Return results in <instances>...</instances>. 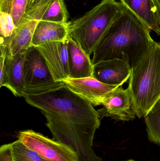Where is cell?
Returning <instances> with one entry per match:
<instances>
[{"label": "cell", "mask_w": 160, "mask_h": 161, "mask_svg": "<svg viewBox=\"0 0 160 161\" xmlns=\"http://www.w3.org/2000/svg\"><path fill=\"white\" fill-rule=\"evenodd\" d=\"M23 97L29 105L41 110L54 139L73 150L80 161H101L93 148L101 116L91 102L72 92L64 82Z\"/></svg>", "instance_id": "1"}, {"label": "cell", "mask_w": 160, "mask_h": 161, "mask_svg": "<svg viewBox=\"0 0 160 161\" xmlns=\"http://www.w3.org/2000/svg\"><path fill=\"white\" fill-rule=\"evenodd\" d=\"M150 30L125 6L93 53V65L102 61L119 59L132 69L139 62L154 41Z\"/></svg>", "instance_id": "2"}, {"label": "cell", "mask_w": 160, "mask_h": 161, "mask_svg": "<svg viewBox=\"0 0 160 161\" xmlns=\"http://www.w3.org/2000/svg\"><path fill=\"white\" fill-rule=\"evenodd\" d=\"M128 84L132 110L141 119L160 99V43L154 41L132 69Z\"/></svg>", "instance_id": "3"}, {"label": "cell", "mask_w": 160, "mask_h": 161, "mask_svg": "<svg viewBox=\"0 0 160 161\" xmlns=\"http://www.w3.org/2000/svg\"><path fill=\"white\" fill-rule=\"evenodd\" d=\"M124 7L115 0H103L82 17L69 22L70 36L90 57Z\"/></svg>", "instance_id": "4"}, {"label": "cell", "mask_w": 160, "mask_h": 161, "mask_svg": "<svg viewBox=\"0 0 160 161\" xmlns=\"http://www.w3.org/2000/svg\"><path fill=\"white\" fill-rule=\"evenodd\" d=\"M23 72V95L38 93L63 82L54 80L43 56L36 47L33 46H31L26 52Z\"/></svg>", "instance_id": "5"}, {"label": "cell", "mask_w": 160, "mask_h": 161, "mask_svg": "<svg viewBox=\"0 0 160 161\" xmlns=\"http://www.w3.org/2000/svg\"><path fill=\"white\" fill-rule=\"evenodd\" d=\"M18 139L48 161H80L77 154L65 145L32 130L20 132Z\"/></svg>", "instance_id": "6"}, {"label": "cell", "mask_w": 160, "mask_h": 161, "mask_svg": "<svg viewBox=\"0 0 160 161\" xmlns=\"http://www.w3.org/2000/svg\"><path fill=\"white\" fill-rule=\"evenodd\" d=\"M36 48L43 56L55 81L64 82L69 78L67 41L49 42Z\"/></svg>", "instance_id": "7"}, {"label": "cell", "mask_w": 160, "mask_h": 161, "mask_svg": "<svg viewBox=\"0 0 160 161\" xmlns=\"http://www.w3.org/2000/svg\"><path fill=\"white\" fill-rule=\"evenodd\" d=\"M102 108L98 110L101 117H111L117 121H129L135 118L127 89L119 86L108 94L102 100Z\"/></svg>", "instance_id": "8"}, {"label": "cell", "mask_w": 160, "mask_h": 161, "mask_svg": "<svg viewBox=\"0 0 160 161\" xmlns=\"http://www.w3.org/2000/svg\"><path fill=\"white\" fill-rule=\"evenodd\" d=\"M64 83L72 92L87 99L95 106L101 105L103 98L120 86L105 84L93 77L68 78Z\"/></svg>", "instance_id": "9"}, {"label": "cell", "mask_w": 160, "mask_h": 161, "mask_svg": "<svg viewBox=\"0 0 160 161\" xmlns=\"http://www.w3.org/2000/svg\"><path fill=\"white\" fill-rule=\"evenodd\" d=\"M131 72L128 63L114 59L94 65L93 77L108 85L122 86L129 79Z\"/></svg>", "instance_id": "10"}, {"label": "cell", "mask_w": 160, "mask_h": 161, "mask_svg": "<svg viewBox=\"0 0 160 161\" xmlns=\"http://www.w3.org/2000/svg\"><path fill=\"white\" fill-rule=\"evenodd\" d=\"M150 30L160 36V13L155 0H119Z\"/></svg>", "instance_id": "11"}, {"label": "cell", "mask_w": 160, "mask_h": 161, "mask_svg": "<svg viewBox=\"0 0 160 161\" xmlns=\"http://www.w3.org/2000/svg\"><path fill=\"white\" fill-rule=\"evenodd\" d=\"M69 49V78L78 79L93 77L94 65L83 50L69 36L67 40Z\"/></svg>", "instance_id": "12"}, {"label": "cell", "mask_w": 160, "mask_h": 161, "mask_svg": "<svg viewBox=\"0 0 160 161\" xmlns=\"http://www.w3.org/2000/svg\"><path fill=\"white\" fill-rule=\"evenodd\" d=\"M36 26L37 24L32 20L23 18L7 45V57L27 51L32 46L33 35Z\"/></svg>", "instance_id": "13"}, {"label": "cell", "mask_w": 160, "mask_h": 161, "mask_svg": "<svg viewBox=\"0 0 160 161\" xmlns=\"http://www.w3.org/2000/svg\"><path fill=\"white\" fill-rule=\"evenodd\" d=\"M26 52L6 57V83L5 87L10 90L16 97H20L23 95L24 88L23 66Z\"/></svg>", "instance_id": "14"}, {"label": "cell", "mask_w": 160, "mask_h": 161, "mask_svg": "<svg viewBox=\"0 0 160 161\" xmlns=\"http://www.w3.org/2000/svg\"><path fill=\"white\" fill-rule=\"evenodd\" d=\"M69 36L68 24L40 20L33 35L32 46L37 47L49 42L66 41Z\"/></svg>", "instance_id": "15"}, {"label": "cell", "mask_w": 160, "mask_h": 161, "mask_svg": "<svg viewBox=\"0 0 160 161\" xmlns=\"http://www.w3.org/2000/svg\"><path fill=\"white\" fill-rule=\"evenodd\" d=\"M148 139L160 145V99L144 117Z\"/></svg>", "instance_id": "16"}, {"label": "cell", "mask_w": 160, "mask_h": 161, "mask_svg": "<svg viewBox=\"0 0 160 161\" xmlns=\"http://www.w3.org/2000/svg\"><path fill=\"white\" fill-rule=\"evenodd\" d=\"M68 19V11L64 0H53L40 20L67 25Z\"/></svg>", "instance_id": "17"}, {"label": "cell", "mask_w": 160, "mask_h": 161, "mask_svg": "<svg viewBox=\"0 0 160 161\" xmlns=\"http://www.w3.org/2000/svg\"><path fill=\"white\" fill-rule=\"evenodd\" d=\"M11 146L14 161H48L19 139L11 143Z\"/></svg>", "instance_id": "18"}, {"label": "cell", "mask_w": 160, "mask_h": 161, "mask_svg": "<svg viewBox=\"0 0 160 161\" xmlns=\"http://www.w3.org/2000/svg\"><path fill=\"white\" fill-rule=\"evenodd\" d=\"M15 28L12 16L7 12H0V45L7 46Z\"/></svg>", "instance_id": "19"}, {"label": "cell", "mask_w": 160, "mask_h": 161, "mask_svg": "<svg viewBox=\"0 0 160 161\" xmlns=\"http://www.w3.org/2000/svg\"><path fill=\"white\" fill-rule=\"evenodd\" d=\"M9 7L15 26L17 27L23 18L28 7L29 0H2Z\"/></svg>", "instance_id": "20"}, {"label": "cell", "mask_w": 160, "mask_h": 161, "mask_svg": "<svg viewBox=\"0 0 160 161\" xmlns=\"http://www.w3.org/2000/svg\"><path fill=\"white\" fill-rule=\"evenodd\" d=\"M0 87H5L6 83L5 61L7 57V47L0 45Z\"/></svg>", "instance_id": "21"}, {"label": "cell", "mask_w": 160, "mask_h": 161, "mask_svg": "<svg viewBox=\"0 0 160 161\" xmlns=\"http://www.w3.org/2000/svg\"><path fill=\"white\" fill-rule=\"evenodd\" d=\"M0 161H14L11 143L2 146L0 148Z\"/></svg>", "instance_id": "22"}, {"label": "cell", "mask_w": 160, "mask_h": 161, "mask_svg": "<svg viewBox=\"0 0 160 161\" xmlns=\"http://www.w3.org/2000/svg\"><path fill=\"white\" fill-rule=\"evenodd\" d=\"M155 1L160 13V0H155Z\"/></svg>", "instance_id": "23"}, {"label": "cell", "mask_w": 160, "mask_h": 161, "mask_svg": "<svg viewBox=\"0 0 160 161\" xmlns=\"http://www.w3.org/2000/svg\"><path fill=\"white\" fill-rule=\"evenodd\" d=\"M126 161H135L133 160H129Z\"/></svg>", "instance_id": "24"}, {"label": "cell", "mask_w": 160, "mask_h": 161, "mask_svg": "<svg viewBox=\"0 0 160 161\" xmlns=\"http://www.w3.org/2000/svg\"><path fill=\"white\" fill-rule=\"evenodd\" d=\"M33 1H34V0H29V2H32Z\"/></svg>", "instance_id": "25"}]
</instances>
